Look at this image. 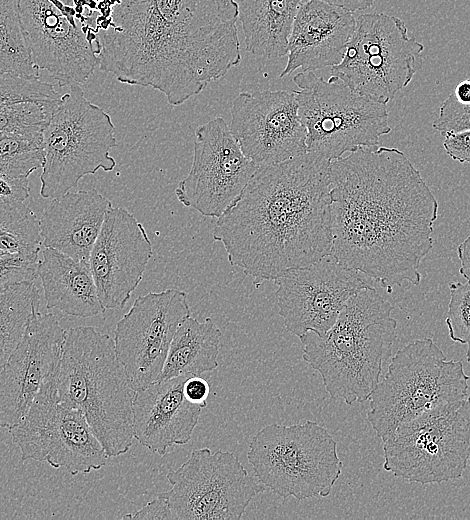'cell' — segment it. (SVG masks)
<instances>
[{
	"instance_id": "6da1fadb",
	"label": "cell",
	"mask_w": 470,
	"mask_h": 520,
	"mask_svg": "<svg viewBox=\"0 0 470 520\" xmlns=\"http://www.w3.org/2000/svg\"><path fill=\"white\" fill-rule=\"evenodd\" d=\"M331 255L392 292L418 285L433 247L438 201L395 147H361L331 161Z\"/></svg>"
},
{
	"instance_id": "7a4b0ae2",
	"label": "cell",
	"mask_w": 470,
	"mask_h": 520,
	"mask_svg": "<svg viewBox=\"0 0 470 520\" xmlns=\"http://www.w3.org/2000/svg\"><path fill=\"white\" fill-rule=\"evenodd\" d=\"M237 21L235 0L98 3L99 69L179 106L241 62Z\"/></svg>"
},
{
	"instance_id": "3957f363",
	"label": "cell",
	"mask_w": 470,
	"mask_h": 520,
	"mask_svg": "<svg viewBox=\"0 0 470 520\" xmlns=\"http://www.w3.org/2000/svg\"><path fill=\"white\" fill-rule=\"evenodd\" d=\"M331 161L306 152L260 167L213 228L228 261L274 281L331 253Z\"/></svg>"
},
{
	"instance_id": "277c9868",
	"label": "cell",
	"mask_w": 470,
	"mask_h": 520,
	"mask_svg": "<svg viewBox=\"0 0 470 520\" xmlns=\"http://www.w3.org/2000/svg\"><path fill=\"white\" fill-rule=\"evenodd\" d=\"M392 304L373 286L360 289L324 334L299 337L303 359L322 377L331 398L347 405L368 400L396 340Z\"/></svg>"
},
{
	"instance_id": "5b68a950",
	"label": "cell",
	"mask_w": 470,
	"mask_h": 520,
	"mask_svg": "<svg viewBox=\"0 0 470 520\" xmlns=\"http://www.w3.org/2000/svg\"><path fill=\"white\" fill-rule=\"evenodd\" d=\"M52 380L59 399L83 413L108 457L129 451L136 391L108 334L92 326L65 330Z\"/></svg>"
},
{
	"instance_id": "8992f818",
	"label": "cell",
	"mask_w": 470,
	"mask_h": 520,
	"mask_svg": "<svg viewBox=\"0 0 470 520\" xmlns=\"http://www.w3.org/2000/svg\"><path fill=\"white\" fill-rule=\"evenodd\" d=\"M469 378L462 361L447 360L431 338L414 340L391 358L369 397L367 421L384 442L400 426L466 399Z\"/></svg>"
},
{
	"instance_id": "52a82bcc",
	"label": "cell",
	"mask_w": 470,
	"mask_h": 520,
	"mask_svg": "<svg viewBox=\"0 0 470 520\" xmlns=\"http://www.w3.org/2000/svg\"><path fill=\"white\" fill-rule=\"evenodd\" d=\"M247 459L257 480L284 499L327 497L342 471L336 440L311 420L264 426L253 436Z\"/></svg>"
},
{
	"instance_id": "ba28073f",
	"label": "cell",
	"mask_w": 470,
	"mask_h": 520,
	"mask_svg": "<svg viewBox=\"0 0 470 520\" xmlns=\"http://www.w3.org/2000/svg\"><path fill=\"white\" fill-rule=\"evenodd\" d=\"M44 164L40 195L54 199L75 188L81 178L116 166L117 145L110 115L86 99L80 85L60 97L42 135Z\"/></svg>"
},
{
	"instance_id": "9c48e42d",
	"label": "cell",
	"mask_w": 470,
	"mask_h": 520,
	"mask_svg": "<svg viewBox=\"0 0 470 520\" xmlns=\"http://www.w3.org/2000/svg\"><path fill=\"white\" fill-rule=\"evenodd\" d=\"M293 81L307 152L333 161L361 147H376L380 136L391 132L387 104L353 91L338 77L325 80L301 71Z\"/></svg>"
},
{
	"instance_id": "30bf717a",
	"label": "cell",
	"mask_w": 470,
	"mask_h": 520,
	"mask_svg": "<svg viewBox=\"0 0 470 520\" xmlns=\"http://www.w3.org/2000/svg\"><path fill=\"white\" fill-rule=\"evenodd\" d=\"M99 0H18L32 62L60 87L85 83L99 65L95 28Z\"/></svg>"
},
{
	"instance_id": "8fae6325",
	"label": "cell",
	"mask_w": 470,
	"mask_h": 520,
	"mask_svg": "<svg viewBox=\"0 0 470 520\" xmlns=\"http://www.w3.org/2000/svg\"><path fill=\"white\" fill-rule=\"evenodd\" d=\"M341 62L331 74L353 91L387 104L412 81L424 45L405 22L385 13H361Z\"/></svg>"
},
{
	"instance_id": "7c38bea8",
	"label": "cell",
	"mask_w": 470,
	"mask_h": 520,
	"mask_svg": "<svg viewBox=\"0 0 470 520\" xmlns=\"http://www.w3.org/2000/svg\"><path fill=\"white\" fill-rule=\"evenodd\" d=\"M383 453V468L407 481L432 484L460 478L470 459L467 398L400 426L383 442Z\"/></svg>"
},
{
	"instance_id": "4fadbf2b",
	"label": "cell",
	"mask_w": 470,
	"mask_h": 520,
	"mask_svg": "<svg viewBox=\"0 0 470 520\" xmlns=\"http://www.w3.org/2000/svg\"><path fill=\"white\" fill-rule=\"evenodd\" d=\"M166 478L171 488L161 494L174 520H239L266 489L233 452L207 447L193 450Z\"/></svg>"
},
{
	"instance_id": "5bb4252c",
	"label": "cell",
	"mask_w": 470,
	"mask_h": 520,
	"mask_svg": "<svg viewBox=\"0 0 470 520\" xmlns=\"http://www.w3.org/2000/svg\"><path fill=\"white\" fill-rule=\"evenodd\" d=\"M52 377L10 429L22 460L46 462L72 475L101 469L109 458L105 449L83 413L59 399Z\"/></svg>"
},
{
	"instance_id": "9a60e30c",
	"label": "cell",
	"mask_w": 470,
	"mask_h": 520,
	"mask_svg": "<svg viewBox=\"0 0 470 520\" xmlns=\"http://www.w3.org/2000/svg\"><path fill=\"white\" fill-rule=\"evenodd\" d=\"M258 168L242 152L227 122L214 118L195 130L192 165L175 189L176 198L203 216L218 218Z\"/></svg>"
},
{
	"instance_id": "2e32d148",
	"label": "cell",
	"mask_w": 470,
	"mask_h": 520,
	"mask_svg": "<svg viewBox=\"0 0 470 520\" xmlns=\"http://www.w3.org/2000/svg\"><path fill=\"white\" fill-rule=\"evenodd\" d=\"M279 315L298 338L312 331L322 335L336 322L349 298L372 280L328 254L274 280Z\"/></svg>"
},
{
	"instance_id": "e0dca14e",
	"label": "cell",
	"mask_w": 470,
	"mask_h": 520,
	"mask_svg": "<svg viewBox=\"0 0 470 520\" xmlns=\"http://www.w3.org/2000/svg\"><path fill=\"white\" fill-rule=\"evenodd\" d=\"M189 316L186 292L169 288L137 297L117 322L116 354L135 391L159 380L173 336Z\"/></svg>"
},
{
	"instance_id": "ac0fdd59",
	"label": "cell",
	"mask_w": 470,
	"mask_h": 520,
	"mask_svg": "<svg viewBox=\"0 0 470 520\" xmlns=\"http://www.w3.org/2000/svg\"><path fill=\"white\" fill-rule=\"evenodd\" d=\"M229 127L242 152L259 168L307 152L306 128L294 91L239 93L232 104Z\"/></svg>"
},
{
	"instance_id": "d6986e66",
	"label": "cell",
	"mask_w": 470,
	"mask_h": 520,
	"mask_svg": "<svg viewBox=\"0 0 470 520\" xmlns=\"http://www.w3.org/2000/svg\"><path fill=\"white\" fill-rule=\"evenodd\" d=\"M152 255V243L144 226L127 209L111 207L88 260L106 310L126 305Z\"/></svg>"
},
{
	"instance_id": "ffe728a7",
	"label": "cell",
	"mask_w": 470,
	"mask_h": 520,
	"mask_svg": "<svg viewBox=\"0 0 470 520\" xmlns=\"http://www.w3.org/2000/svg\"><path fill=\"white\" fill-rule=\"evenodd\" d=\"M64 338L53 313H33L24 338L0 370L1 428L10 430L26 416L57 369Z\"/></svg>"
},
{
	"instance_id": "44dd1931",
	"label": "cell",
	"mask_w": 470,
	"mask_h": 520,
	"mask_svg": "<svg viewBox=\"0 0 470 520\" xmlns=\"http://www.w3.org/2000/svg\"><path fill=\"white\" fill-rule=\"evenodd\" d=\"M187 377L158 380L135 392L134 438L152 453L165 456L175 445L188 443L198 424L204 407L186 398Z\"/></svg>"
},
{
	"instance_id": "7402d4cb",
	"label": "cell",
	"mask_w": 470,
	"mask_h": 520,
	"mask_svg": "<svg viewBox=\"0 0 470 520\" xmlns=\"http://www.w3.org/2000/svg\"><path fill=\"white\" fill-rule=\"evenodd\" d=\"M354 13L321 0H304L293 21L280 77L339 64L354 32Z\"/></svg>"
},
{
	"instance_id": "603a6c76",
	"label": "cell",
	"mask_w": 470,
	"mask_h": 520,
	"mask_svg": "<svg viewBox=\"0 0 470 520\" xmlns=\"http://www.w3.org/2000/svg\"><path fill=\"white\" fill-rule=\"evenodd\" d=\"M112 203L95 189L67 192L54 198L42 213L44 247L88 261Z\"/></svg>"
},
{
	"instance_id": "cb8c5ba5",
	"label": "cell",
	"mask_w": 470,
	"mask_h": 520,
	"mask_svg": "<svg viewBox=\"0 0 470 520\" xmlns=\"http://www.w3.org/2000/svg\"><path fill=\"white\" fill-rule=\"evenodd\" d=\"M38 277L46 307L76 317H92L106 311L85 260H77L56 249L45 247L38 263Z\"/></svg>"
},
{
	"instance_id": "d4e9b609",
	"label": "cell",
	"mask_w": 470,
	"mask_h": 520,
	"mask_svg": "<svg viewBox=\"0 0 470 520\" xmlns=\"http://www.w3.org/2000/svg\"><path fill=\"white\" fill-rule=\"evenodd\" d=\"M304 0H235L246 51L275 59L287 54L288 39Z\"/></svg>"
},
{
	"instance_id": "484cf974",
	"label": "cell",
	"mask_w": 470,
	"mask_h": 520,
	"mask_svg": "<svg viewBox=\"0 0 470 520\" xmlns=\"http://www.w3.org/2000/svg\"><path fill=\"white\" fill-rule=\"evenodd\" d=\"M221 335L210 317L203 322L190 316L185 318L173 336L159 380L201 376L215 370Z\"/></svg>"
},
{
	"instance_id": "4316f807",
	"label": "cell",
	"mask_w": 470,
	"mask_h": 520,
	"mask_svg": "<svg viewBox=\"0 0 470 520\" xmlns=\"http://www.w3.org/2000/svg\"><path fill=\"white\" fill-rule=\"evenodd\" d=\"M39 306V290L34 281L0 285V370L24 338Z\"/></svg>"
},
{
	"instance_id": "83f0119b",
	"label": "cell",
	"mask_w": 470,
	"mask_h": 520,
	"mask_svg": "<svg viewBox=\"0 0 470 520\" xmlns=\"http://www.w3.org/2000/svg\"><path fill=\"white\" fill-rule=\"evenodd\" d=\"M40 220L24 202L0 201V251L36 254L41 250Z\"/></svg>"
},
{
	"instance_id": "f1b7e54d",
	"label": "cell",
	"mask_w": 470,
	"mask_h": 520,
	"mask_svg": "<svg viewBox=\"0 0 470 520\" xmlns=\"http://www.w3.org/2000/svg\"><path fill=\"white\" fill-rule=\"evenodd\" d=\"M0 71L39 78L22 33L18 0H0Z\"/></svg>"
},
{
	"instance_id": "f546056e",
	"label": "cell",
	"mask_w": 470,
	"mask_h": 520,
	"mask_svg": "<svg viewBox=\"0 0 470 520\" xmlns=\"http://www.w3.org/2000/svg\"><path fill=\"white\" fill-rule=\"evenodd\" d=\"M44 159L42 137L0 134V174L28 178Z\"/></svg>"
},
{
	"instance_id": "4dcf8cb0",
	"label": "cell",
	"mask_w": 470,
	"mask_h": 520,
	"mask_svg": "<svg viewBox=\"0 0 470 520\" xmlns=\"http://www.w3.org/2000/svg\"><path fill=\"white\" fill-rule=\"evenodd\" d=\"M58 101H22L0 105V134L42 137Z\"/></svg>"
},
{
	"instance_id": "1f68e13d",
	"label": "cell",
	"mask_w": 470,
	"mask_h": 520,
	"mask_svg": "<svg viewBox=\"0 0 470 520\" xmlns=\"http://www.w3.org/2000/svg\"><path fill=\"white\" fill-rule=\"evenodd\" d=\"M48 82L0 71V105L22 101L53 102L60 99Z\"/></svg>"
},
{
	"instance_id": "d6a6232c",
	"label": "cell",
	"mask_w": 470,
	"mask_h": 520,
	"mask_svg": "<svg viewBox=\"0 0 470 520\" xmlns=\"http://www.w3.org/2000/svg\"><path fill=\"white\" fill-rule=\"evenodd\" d=\"M450 300L446 317L449 337L466 345V358L470 362V281L450 282Z\"/></svg>"
},
{
	"instance_id": "836d02e7",
	"label": "cell",
	"mask_w": 470,
	"mask_h": 520,
	"mask_svg": "<svg viewBox=\"0 0 470 520\" xmlns=\"http://www.w3.org/2000/svg\"><path fill=\"white\" fill-rule=\"evenodd\" d=\"M39 253L0 256V285L34 281L38 277Z\"/></svg>"
},
{
	"instance_id": "e575fe53",
	"label": "cell",
	"mask_w": 470,
	"mask_h": 520,
	"mask_svg": "<svg viewBox=\"0 0 470 520\" xmlns=\"http://www.w3.org/2000/svg\"><path fill=\"white\" fill-rule=\"evenodd\" d=\"M432 127L443 136L470 129V103L459 102L451 93L442 103Z\"/></svg>"
},
{
	"instance_id": "d590c367",
	"label": "cell",
	"mask_w": 470,
	"mask_h": 520,
	"mask_svg": "<svg viewBox=\"0 0 470 520\" xmlns=\"http://www.w3.org/2000/svg\"><path fill=\"white\" fill-rule=\"evenodd\" d=\"M445 152L456 161L470 163V129L444 135Z\"/></svg>"
},
{
	"instance_id": "8d00e7d4",
	"label": "cell",
	"mask_w": 470,
	"mask_h": 520,
	"mask_svg": "<svg viewBox=\"0 0 470 520\" xmlns=\"http://www.w3.org/2000/svg\"><path fill=\"white\" fill-rule=\"evenodd\" d=\"M30 195L28 178L0 174V201L24 202Z\"/></svg>"
},
{
	"instance_id": "74e56055",
	"label": "cell",
	"mask_w": 470,
	"mask_h": 520,
	"mask_svg": "<svg viewBox=\"0 0 470 520\" xmlns=\"http://www.w3.org/2000/svg\"><path fill=\"white\" fill-rule=\"evenodd\" d=\"M123 519H173V515L166 498L160 493L140 510L123 516Z\"/></svg>"
},
{
	"instance_id": "f35d334b",
	"label": "cell",
	"mask_w": 470,
	"mask_h": 520,
	"mask_svg": "<svg viewBox=\"0 0 470 520\" xmlns=\"http://www.w3.org/2000/svg\"><path fill=\"white\" fill-rule=\"evenodd\" d=\"M184 394L186 398L196 404L207 406V398L210 393L208 382L201 376H188L184 386Z\"/></svg>"
},
{
	"instance_id": "ab89813d",
	"label": "cell",
	"mask_w": 470,
	"mask_h": 520,
	"mask_svg": "<svg viewBox=\"0 0 470 520\" xmlns=\"http://www.w3.org/2000/svg\"><path fill=\"white\" fill-rule=\"evenodd\" d=\"M457 253L460 260L459 272L470 281V234L459 244Z\"/></svg>"
},
{
	"instance_id": "60d3db41",
	"label": "cell",
	"mask_w": 470,
	"mask_h": 520,
	"mask_svg": "<svg viewBox=\"0 0 470 520\" xmlns=\"http://www.w3.org/2000/svg\"><path fill=\"white\" fill-rule=\"evenodd\" d=\"M332 5L345 8L351 12L361 11L371 7L376 0H321Z\"/></svg>"
},
{
	"instance_id": "b9f144b4",
	"label": "cell",
	"mask_w": 470,
	"mask_h": 520,
	"mask_svg": "<svg viewBox=\"0 0 470 520\" xmlns=\"http://www.w3.org/2000/svg\"><path fill=\"white\" fill-rule=\"evenodd\" d=\"M452 93L459 102L470 103V79L458 83Z\"/></svg>"
},
{
	"instance_id": "7bdbcfd3",
	"label": "cell",
	"mask_w": 470,
	"mask_h": 520,
	"mask_svg": "<svg viewBox=\"0 0 470 520\" xmlns=\"http://www.w3.org/2000/svg\"><path fill=\"white\" fill-rule=\"evenodd\" d=\"M467 400H468V402L470 403V395H468Z\"/></svg>"
},
{
	"instance_id": "ee69618b",
	"label": "cell",
	"mask_w": 470,
	"mask_h": 520,
	"mask_svg": "<svg viewBox=\"0 0 470 520\" xmlns=\"http://www.w3.org/2000/svg\"><path fill=\"white\" fill-rule=\"evenodd\" d=\"M3 254H6V253H5V252H2V251H0V256H1V255H3Z\"/></svg>"
}]
</instances>
